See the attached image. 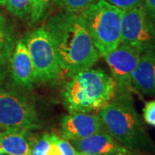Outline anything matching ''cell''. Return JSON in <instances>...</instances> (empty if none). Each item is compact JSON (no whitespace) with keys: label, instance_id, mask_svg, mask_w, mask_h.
Instances as JSON below:
<instances>
[{"label":"cell","instance_id":"1","mask_svg":"<svg viewBox=\"0 0 155 155\" xmlns=\"http://www.w3.org/2000/svg\"><path fill=\"white\" fill-rule=\"evenodd\" d=\"M45 28L51 36L61 73L72 78L91 68L99 59L79 14L64 12L53 17Z\"/></svg>","mask_w":155,"mask_h":155},{"label":"cell","instance_id":"2","mask_svg":"<svg viewBox=\"0 0 155 155\" xmlns=\"http://www.w3.org/2000/svg\"><path fill=\"white\" fill-rule=\"evenodd\" d=\"M104 130L130 151L155 152L130 94H116L98 111Z\"/></svg>","mask_w":155,"mask_h":155},{"label":"cell","instance_id":"3","mask_svg":"<svg viewBox=\"0 0 155 155\" xmlns=\"http://www.w3.org/2000/svg\"><path fill=\"white\" fill-rule=\"evenodd\" d=\"M62 90L63 102L69 112L99 111L116 95L111 75L102 69H87L70 78Z\"/></svg>","mask_w":155,"mask_h":155},{"label":"cell","instance_id":"4","mask_svg":"<svg viewBox=\"0 0 155 155\" xmlns=\"http://www.w3.org/2000/svg\"><path fill=\"white\" fill-rule=\"evenodd\" d=\"M78 14L100 57H105L121 44L122 10L98 0Z\"/></svg>","mask_w":155,"mask_h":155},{"label":"cell","instance_id":"5","mask_svg":"<svg viewBox=\"0 0 155 155\" xmlns=\"http://www.w3.org/2000/svg\"><path fill=\"white\" fill-rule=\"evenodd\" d=\"M41 127L34 103L12 90L0 88V129L36 130Z\"/></svg>","mask_w":155,"mask_h":155},{"label":"cell","instance_id":"6","mask_svg":"<svg viewBox=\"0 0 155 155\" xmlns=\"http://www.w3.org/2000/svg\"><path fill=\"white\" fill-rule=\"evenodd\" d=\"M33 62L36 82L52 83L58 79L61 69L51 36L45 28L34 30L23 40Z\"/></svg>","mask_w":155,"mask_h":155},{"label":"cell","instance_id":"7","mask_svg":"<svg viewBox=\"0 0 155 155\" xmlns=\"http://www.w3.org/2000/svg\"><path fill=\"white\" fill-rule=\"evenodd\" d=\"M121 44L140 54L155 50V23L144 5L122 11Z\"/></svg>","mask_w":155,"mask_h":155},{"label":"cell","instance_id":"8","mask_svg":"<svg viewBox=\"0 0 155 155\" xmlns=\"http://www.w3.org/2000/svg\"><path fill=\"white\" fill-rule=\"evenodd\" d=\"M140 56L141 54L137 50L120 44L104 57L116 84V94H130V91H133L132 76Z\"/></svg>","mask_w":155,"mask_h":155},{"label":"cell","instance_id":"9","mask_svg":"<svg viewBox=\"0 0 155 155\" xmlns=\"http://www.w3.org/2000/svg\"><path fill=\"white\" fill-rule=\"evenodd\" d=\"M61 127L62 137L69 141L82 140L104 131L98 115L83 112H69L62 117Z\"/></svg>","mask_w":155,"mask_h":155},{"label":"cell","instance_id":"10","mask_svg":"<svg viewBox=\"0 0 155 155\" xmlns=\"http://www.w3.org/2000/svg\"><path fill=\"white\" fill-rule=\"evenodd\" d=\"M77 152L92 155H133L134 152L124 147L104 131L87 138L70 141Z\"/></svg>","mask_w":155,"mask_h":155},{"label":"cell","instance_id":"11","mask_svg":"<svg viewBox=\"0 0 155 155\" xmlns=\"http://www.w3.org/2000/svg\"><path fill=\"white\" fill-rule=\"evenodd\" d=\"M10 73L17 86L29 90L36 82L31 57L23 40L17 41L11 56Z\"/></svg>","mask_w":155,"mask_h":155},{"label":"cell","instance_id":"12","mask_svg":"<svg viewBox=\"0 0 155 155\" xmlns=\"http://www.w3.org/2000/svg\"><path fill=\"white\" fill-rule=\"evenodd\" d=\"M132 87L140 94L155 97V50L141 54L132 76Z\"/></svg>","mask_w":155,"mask_h":155},{"label":"cell","instance_id":"13","mask_svg":"<svg viewBox=\"0 0 155 155\" xmlns=\"http://www.w3.org/2000/svg\"><path fill=\"white\" fill-rule=\"evenodd\" d=\"M34 134L25 129H0V150L6 155H30Z\"/></svg>","mask_w":155,"mask_h":155},{"label":"cell","instance_id":"14","mask_svg":"<svg viewBox=\"0 0 155 155\" xmlns=\"http://www.w3.org/2000/svg\"><path fill=\"white\" fill-rule=\"evenodd\" d=\"M16 44L14 28L5 17L0 16V82L10 72L11 56Z\"/></svg>","mask_w":155,"mask_h":155},{"label":"cell","instance_id":"15","mask_svg":"<svg viewBox=\"0 0 155 155\" xmlns=\"http://www.w3.org/2000/svg\"><path fill=\"white\" fill-rule=\"evenodd\" d=\"M76 153L69 140L51 134V144L46 155H76Z\"/></svg>","mask_w":155,"mask_h":155},{"label":"cell","instance_id":"16","mask_svg":"<svg viewBox=\"0 0 155 155\" xmlns=\"http://www.w3.org/2000/svg\"><path fill=\"white\" fill-rule=\"evenodd\" d=\"M6 7L15 17L28 19L31 14V0H8Z\"/></svg>","mask_w":155,"mask_h":155},{"label":"cell","instance_id":"17","mask_svg":"<svg viewBox=\"0 0 155 155\" xmlns=\"http://www.w3.org/2000/svg\"><path fill=\"white\" fill-rule=\"evenodd\" d=\"M51 144V134H34L30 155H46Z\"/></svg>","mask_w":155,"mask_h":155},{"label":"cell","instance_id":"18","mask_svg":"<svg viewBox=\"0 0 155 155\" xmlns=\"http://www.w3.org/2000/svg\"><path fill=\"white\" fill-rule=\"evenodd\" d=\"M98 0H54V3L67 12L79 13Z\"/></svg>","mask_w":155,"mask_h":155},{"label":"cell","instance_id":"19","mask_svg":"<svg viewBox=\"0 0 155 155\" xmlns=\"http://www.w3.org/2000/svg\"><path fill=\"white\" fill-rule=\"evenodd\" d=\"M49 3L50 0H31L30 19L32 23H36L43 17Z\"/></svg>","mask_w":155,"mask_h":155},{"label":"cell","instance_id":"20","mask_svg":"<svg viewBox=\"0 0 155 155\" xmlns=\"http://www.w3.org/2000/svg\"><path fill=\"white\" fill-rule=\"evenodd\" d=\"M143 119L148 125L155 127V100L149 101L143 108Z\"/></svg>","mask_w":155,"mask_h":155},{"label":"cell","instance_id":"21","mask_svg":"<svg viewBox=\"0 0 155 155\" xmlns=\"http://www.w3.org/2000/svg\"><path fill=\"white\" fill-rule=\"evenodd\" d=\"M109 4L116 6L120 10H127L135 6H139L143 5L144 0H105Z\"/></svg>","mask_w":155,"mask_h":155},{"label":"cell","instance_id":"22","mask_svg":"<svg viewBox=\"0 0 155 155\" xmlns=\"http://www.w3.org/2000/svg\"><path fill=\"white\" fill-rule=\"evenodd\" d=\"M144 3L149 17L155 23V0H144Z\"/></svg>","mask_w":155,"mask_h":155},{"label":"cell","instance_id":"23","mask_svg":"<svg viewBox=\"0 0 155 155\" xmlns=\"http://www.w3.org/2000/svg\"><path fill=\"white\" fill-rule=\"evenodd\" d=\"M7 1H8V0H0V5L6 6V4H7Z\"/></svg>","mask_w":155,"mask_h":155},{"label":"cell","instance_id":"24","mask_svg":"<svg viewBox=\"0 0 155 155\" xmlns=\"http://www.w3.org/2000/svg\"><path fill=\"white\" fill-rule=\"evenodd\" d=\"M76 155H92V154H88V153H79V152H77V153H76Z\"/></svg>","mask_w":155,"mask_h":155},{"label":"cell","instance_id":"25","mask_svg":"<svg viewBox=\"0 0 155 155\" xmlns=\"http://www.w3.org/2000/svg\"><path fill=\"white\" fill-rule=\"evenodd\" d=\"M0 155H6V154H5V153H3V152H2V151L0 150Z\"/></svg>","mask_w":155,"mask_h":155},{"label":"cell","instance_id":"26","mask_svg":"<svg viewBox=\"0 0 155 155\" xmlns=\"http://www.w3.org/2000/svg\"><path fill=\"white\" fill-rule=\"evenodd\" d=\"M133 155H134V154H133Z\"/></svg>","mask_w":155,"mask_h":155}]
</instances>
